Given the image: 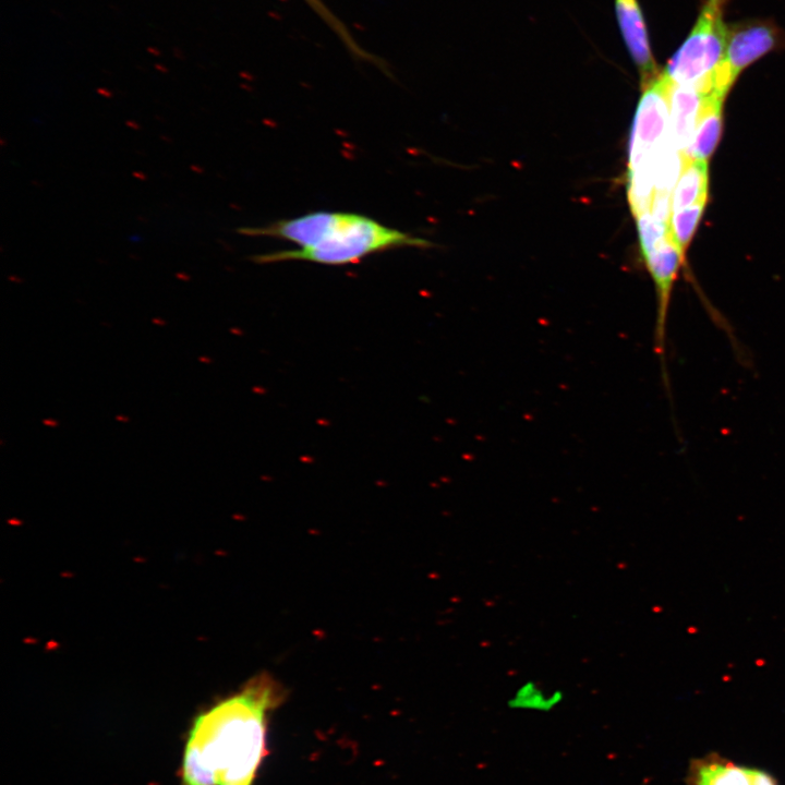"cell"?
<instances>
[{
    "instance_id": "6da1fadb",
    "label": "cell",
    "mask_w": 785,
    "mask_h": 785,
    "mask_svg": "<svg viewBox=\"0 0 785 785\" xmlns=\"http://www.w3.org/2000/svg\"><path fill=\"white\" fill-rule=\"evenodd\" d=\"M276 698L271 681L261 678L201 715L185 750L184 785H251L265 753V718Z\"/></svg>"
},
{
    "instance_id": "7a4b0ae2",
    "label": "cell",
    "mask_w": 785,
    "mask_h": 785,
    "mask_svg": "<svg viewBox=\"0 0 785 785\" xmlns=\"http://www.w3.org/2000/svg\"><path fill=\"white\" fill-rule=\"evenodd\" d=\"M251 235L283 239L300 247L252 257V261L259 264L306 261L335 267L357 263L383 251L431 247L425 239L352 213H311L268 226L252 227Z\"/></svg>"
},
{
    "instance_id": "3957f363",
    "label": "cell",
    "mask_w": 785,
    "mask_h": 785,
    "mask_svg": "<svg viewBox=\"0 0 785 785\" xmlns=\"http://www.w3.org/2000/svg\"><path fill=\"white\" fill-rule=\"evenodd\" d=\"M728 2L706 0L692 32L663 72L670 84L714 94L716 72L727 50L729 27L724 22V11Z\"/></svg>"
},
{
    "instance_id": "277c9868",
    "label": "cell",
    "mask_w": 785,
    "mask_h": 785,
    "mask_svg": "<svg viewBox=\"0 0 785 785\" xmlns=\"http://www.w3.org/2000/svg\"><path fill=\"white\" fill-rule=\"evenodd\" d=\"M669 89L670 83L663 72L643 89L628 144V165L637 163L673 140Z\"/></svg>"
},
{
    "instance_id": "5b68a950",
    "label": "cell",
    "mask_w": 785,
    "mask_h": 785,
    "mask_svg": "<svg viewBox=\"0 0 785 785\" xmlns=\"http://www.w3.org/2000/svg\"><path fill=\"white\" fill-rule=\"evenodd\" d=\"M784 44L785 36L774 22L748 20L734 24L729 28L722 66L735 82L747 67L779 50Z\"/></svg>"
},
{
    "instance_id": "8992f818",
    "label": "cell",
    "mask_w": 785,
    "mask_h": 785,
    "mask_svg": "<svg viewBox=\"0 0 785 785\" xmlns=\"http://www.w3.org/2000/svg\"><path fill=\"white\" fill-rule=\"evenodd\" d=\"M614 4L622 38L637 67L644 89L661 74L652 55L642 7L638 0H614Z\"/></svg>"
},
{
    "instance_id": "52a82bcc",
    "label": "cell",
    "mask_w": 785,
    "mask_h": 785,
    "mask_svg": "<svg viewBox=\"0 0 785 785\" xmlns=\"http://www.w3.org/2000/svg\"><path fill=\"white\" fill-rule=\"evenodd\" d=\"M709 95L692 87L670 84L671 136L684 157L690 151L695 132Z\"/></svg>"
},
{
    "instance_id": "ba28073f",
    "label": "cell",
    "mask_w": 785,
    "mask_h": 785,
    "mask_svg": "<svg viewBox=\"0 0 785 785\" xmlns=\"http://www.w3.org/2000/svg\"><path fill=\"white\" fill-rule=\"evenodd\" d=\"M687 785H754V769L738 766L718 754L694 759Z\"/></svg>"
},
{
    "instance_id": "9c48e42d",
    "label": "cell",
    "mask_w": 785,
    "mask_h": 785,
    "mask_svg": "<svg viewBox=\"0 0 785 785\" xmlns=\"http://www.w3.org/2000/svg\"><path fill=\"white\" fill-rule=\"evenodd\" d=\"M723 101L715 95H709L699 119L692 147L685 156L686 161H706L714 153L721 137Z\"/></svg>"
},
{
    "instance_id": "30bf717a",
    "label": "cell",
    "mask_w": 785,
    "mask_h": 785,
    "mask_svg": "<svg viewBox=\"0 0 785 785\" xmlns=\"http://www.w3.org/2000/svg\"><path fill=\"white\" fill-rule=\"evenodd\" d=\"M708 166L706 161H686L671 198L672 213L707 202Z\"/></svg>"
},
{
    "instance_id": "8fae6325",
    "label": "cell",
    "mask_w": 785,
    "mask_h": 785,
    "mask_svg": "<svg viewBox=\"0 0 785 785\" xmlns=\"http://www.w3.org/2000/svg\"><path fill=\"white\" fill-rule=\"evenodd\" d=\"M564 700L562 691L547 692L534 681L518 686L507 700V707L515 711L541 712L548 714L561 706Z\"/></svg>"
},
{
    "instance_id": "7c38bea8",
    "label": "cell",
    "mask_w": 785,
    "mask_h": 785,
    "mask_svg": "<svg viewBox=\"0 0 785 785\" xmlns=\"http://www.w3.org/2000/svg\"><path fill=\"white\" fill-rule=\"evenodd\" d=\"M305 2L325 22L326 26L332 29V31L347 47V50L356 58L367 60V62H371L376 65L381 64L378 62L377 57L369 54L359 45V43L354 39L352 33L348 31L345 24L333 14L328 6H325L322 0H305Z\"/></svg>"
},
{
    "instance_id": "4fadbf2b",
    "label": "cell",
    "mask_w": 785,
    "mask_h": 785,
    "mask_svg": "<svg viewBox=\"0 0 785 785\" xmlns=\"http://www.w3.org/2000/svg\"><path fill=\"white\" fill-rule=\"evenodd\" d=\"M636 220L640 248L645 258L672 234L671 224L657 219L651 211L637 215Z\"/></svg>"
},
{
    "instance_id": "5bb4252c",
    "label": "cell",
    "mask_w": 785,
    "mask_h": 785,
    "mask_svg": "<svg viewBox=\"0 0 785 785\" xmlns=\"http://www.w3.org/2000/svg\"><path fill=\"white\" fill-rule=\"evenodd\" d=\"M706 202L692 205L690 208L673 212L671 215V231L676 243L685 251L690 245L698 223L702 219Z\"/></svg>"
},
{
    "instance_id": "9a60e30c",
    "label": "cell",
    "mask_w": 785,
    "mask_h": 785,
    "mask_svg": "<svg viewBox=\"0 0 785 785\" xmlns=\"http://www.w3.org/2000/svg\"><path fill=\"white\" fill-rule=\"evenodd\" d=\"M754 785H778V783L766 771L754 769Z\"/></svg>"
},
{
    "instance_id": "2e32d148",
    "label": "cell",
    "mask_w": 785,
    "mask_h": 785,
    "mask_svg": "<svg viewBox=\"0 0 785 785\" xmlns=\"http://www.w3.org/2000/svg\"><path fill=\"white\" fill-rule=\"evenodd\" d=\"M127 126L135 130L141 129V126L136 122H127Z\"/></svg>"
},
{
    "instance_id": "e0dca14e",
    "label": "cell",
    "mask_w": 785,
    "mask_h": 785,
    "mask_svg": "<svg viewBox=\"0 0 785 785\" xmlns=\"http://www.w3.org/2000/svg\"><path fill=\"white\" fill-rule=\"evenodd\" d=\"M134 176L139 179H147V176L142 173H135Z\"/></svg>"
}]
</instances>
